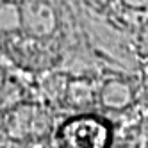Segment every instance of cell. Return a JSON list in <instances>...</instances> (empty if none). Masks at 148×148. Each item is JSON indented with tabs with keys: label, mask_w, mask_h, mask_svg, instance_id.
<instances>
[{
	"label": "cell",
	"mask_w": 148,
	"mask_h": 148,
	"mask_svg": "<svg viewBox=\"0 0 148 148\" xmlns=\"http://www.w3.org/2000/svg\"><path fill=\"white\" fill-rule=\"evenodd\" d=\"M111 139L109 123L93 114L70 118L57 130L59 148H109Z\"/></svg>",
	"instance_id": "obj_1"
}]
</instances>
